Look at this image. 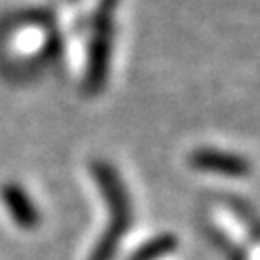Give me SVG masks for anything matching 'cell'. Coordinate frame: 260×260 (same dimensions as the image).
Masks as SVG:
<instances>
[{
	"instance_id": "4",
	"label": "cell",
	"mask_w": 260,
	"mask_h": 260,
	"mask_svg": "<svg viewBox=\"0 0 260 260\" xmlns=\"http://www.w3.org/2000/svg\"><path fill=\"white\" fill-rule=\"evenodd\" d=\"M177 249V239L172 233H162L154 239L141 245L137 251L133 252L131 260H160L172 254Z\"/></svg>"
},
{
	"instance_id": "3",
	"label": "cell",
	"mask_w": 260,
	"mask_h": 260,
	"mask_svg": "<svg viewBox=\"0 0 260 260\" xmlns=\"http://www.w3.org/2000/svg\"><path fill=\"white\" fill-rule=\"evenodd\" d=\"M2 203L6 206L10 218L21 230H35L41 222V216H39L33 199L18 183H6L2 187Z\"/></svg>"
},
{
	"instance_id": "1",
	"label": "cell",
	"mask_w": 260,
	"mask_h": 260,
	"mask_svg": "<svg viewBox=\"0 0 260 260\" xmlns=\"http://www.w3.org/2000/svg\"><path fill=\"white\" fill-rule=\"evenodd\" d=\"M94 179L99 183V189L103 193L104 201L108 203L110 212V223L104 232L103 239L94 247L91 260H112L116 256V251L120 247V241L127 233L131 225V203L127 189L120 179L118 172L104 162H96L93 166Z\"/></svg>"
},
{
	"instance_id": "2",
	"label": "cell",
	"mask_w": 260,
	"mask_h": 260,
	"mask_svg": "<svg viewBox=\"0 0 260 260\" xmlns=\"http://www.w3.org/2000/svg\"><path fill=\"white\" fill-rule=\"evenodd\" d=\"M191 166L201 172L220 174L225 177H245L249 174V162L239 154L218 149H197L191 154Z\"/></svg>"
}]
</instances>
